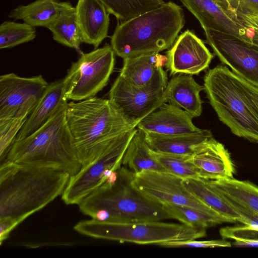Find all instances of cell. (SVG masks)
Listing matches in <instances>:
<instances>
[{"label":"cell","instance_id":"24","mask_svg":"<svg viewBox=\"0 0 258 258\" xmlns=\"http://www.w3.org/2000/svg\"><path fill=\"white\" fill-rule=\"evenodd\" d=\"M186 188L204 204L230 223L243 222L240 215L231 206L225 197L219 191L210 180L202 178L183 179Z\"/></svg>","mask_w":258,"mask_h":258},{"label":"cell","instance_id":"25","mask_svg":"<svg viewBox=\"0 0 258 258\" xmlns=\"http://www.w3.org/2000/svg\"><path fill=\"white\" fill-rule=\"evenodd\" d=\"M122 166L133 173L143 170L166 172L152 155L144 133L138 128L124 154Z\"/></svg>","mask_w":258,"mask_h":258},{"label":"cell","instance_id":"7","mask_svg":"<svg viewBox=\"0 0 258 258\" xmlns=\"http://www.w3.org/2000/svg\"><path fill=\"white\" fill-rule=\"evenodd\" d=\"M74 229L95 238L156 245L165 242L197 239L206 235V229L162 221L109 222L91 218L79 221Z\"/></svg>","mask_w":258,"mask_h":258},{"label":"cell","instance_id":"15","mask_svg":"<svg viewBox=\"0 0 258 258\" xmlns=\"http://www.w3.org/2000/svg\"><path fill=\"white\" fill-rule=\"evenodd\" d=\"M49 83L41 75L22 77L11 73L0 76V119L15 115L30 98H40Z\"/></svg>","mask_w":258,"mask_h":258},{"label":"cell","instance_id":"36","mask_svg":"<svg viewBox=\"0 0 258 258\" xmlns=\"http://www.w3.org/2000/svg\"><path fill=\"white\" fill-rule=\"evenodd\" d=\"M227 11L235 20L250 30L258 37V13L241 14L234 12L228 9Z\"/></svg>","mask_w":258,"mask_h":258},{"label":"cell","instance_id":"2","mask_svg":"<svg viewBox=\"0 0 258 258\" xmlns=\"http://www.w3.org/2000/svg\"><path fill=\"white\" fill-rule=\"evenodd\" d=\"M204 87L219 119L231 132L258 143V86L218 65L206 73Z\"/></svg>","mask_w":258,"mask_h":258},{"label":"cell","instance_id":"3","mask_svg":"<svg viewBox=\"0 0 258 258\" xmlns=\"http://www.w3.org/2000/svg\"><path fill=\"white\" fill-rule=\"evenodd\" d=\"M66 115L82 167L100 156L118 135L136 127L120 115L108 99L72 101L68 103Z\"/></svg>","mask_w":258,"mask_h":258},{"label":"cell","instance_id":"22","mask_svg":"<svg viewBox=\"0 0 258 258\" xmlns=\"http://www.w3.org/2000/svg\"><path fill=\"white\" fill-rule=\"evenodd\" d=\"M144 133L146 141L152 151L190 156L202 143L213 138L209 130L203 129L194 134L177 135Z\"/></svg>","mask_w":258,"mask_h":258},{"label":"cell","instance_id":"31","mask_svg":"<svg viewBox=\"0 0 258 258\" xmlns=\"http://www.w3.org/2000/svg\"><path fill=\"white\" fill-rule=\"evenodd\" d=\"M36 37L35 27L25 23L6 21L0 25V48H11L33 41Z\"/></svg>","mask_w":258,"mask_h":258},{"label":"cell","instance_id":"38","mask_svg":"<svg viewBox=\"0 0 258 258\" xmlns=\"http://www.w3.org/2000/svg\"><path fill=\"white\" fill-rule=\"evenodd\" d=\"M233 245L236 246L258 247V239L235 240Z\"/></svg>","mask_w":258,"mask_h":258},{"label":"cell","instance_id":"14","mask_svg":"<svg viewBox=\"0 0 258 258\" xmlns=\"http://www.w3.org/2000/svg\"><path fill=\"white\" fill-rule=\"evenodd\" d=\"M197 19L203 29L235 36L249 41H258L250 30L237 22L227 12L228 6L218 0H179Z\"/></svg>","mask_w":258,"mask_h":258},{"label":"cell","instance_id":"1","mask_svg":"<svg viewBox=\"0 0 258 258\" xmlns=\"http://www.w3.org/2000/svg\"><path fill=\"white\" fill-rule=\"evenodd\" d=\"M71 175L55 169L1 161L0 219L17 226L61 196Z\"/></svg>","mask_w":258,"mask_h":258},{"label":"cell","instance_id":"37","mask_svg":"<svg viewBox=\"0 0 258 258\" xmlns=\"http://www.w3.org/2000/svg\"><path fill=\"white\" fill-rule=\"evenodd\" d=\"M17 226L16 223L10 219H0L1 244L8 237L10 232Z\"/></svg>","mask_w":258,"mask_h":258},{"label":"cell","instance_id":"26","mask_svg":"<svg viewBox=\"0 0 258 258\" xmlns=\"http://www.w3.org/2000/svg\"><path fill=\"white\" fill-rule=\"evenodd\" d=\"M210 181L224 196L258 214L257 185L233 177Z\"/></svg>","mask_w":258,"mask_h":258},{"label":"cell","instance_id":"21","mask_svg":"<svg viewBox=\"0 0 258 258\" xmlns=\"http://www.w3.org/2000/svg\"><path fill=\"white\" fill-rule=\"evenodd\" d=\"M204 89V86L197 83L192 75L179 74L168 82L163 99L164 102L184 110L194 118L202 114L203 102L200 92Z\"/></svg>","mask_w":258,"mask_h":258},{"label":"cell","instance_id":"30","mask_svg":"<svg viewBox=\"0 0 258 258\" xmlns=\"http://www.w3.org/2000/svg\"><path fill=\"white\" fill-rule=\"evenodd\" d=\"M119 23L126 21L164 4L163 0H99Z\"/></svg>","mask_w":258,"mask_h":258},{"label":"cell","instance_id":"13","mask_svg":"<svg viewBox=\"0 0 258 258\" xmlns=\"http://www.w3.org/2000/svg\"><path fill=\"white\" fill-rule=\"evenodd\" d=\"M166 55V67L171 75H198L209 67L213 58L204 42L189 30L177 37Z\"/></svg>","mask_w":258,"mask_h":258},{"label":"cell","instance_id":"11","mask_svg":"<svg viewBox=\"0 0 258 258\" xmlns=\"http://www.w3.org/2000/svg\"><path fill=\"white\" fill-rule=\"evenodd\" d=\"M203 29L207 43L221 61L236 75L258 86V41H249L214 30Z\"/></svg>","mask_w":258,"mask_h":258},{"label":"cell","instance_id":"17","mask_svg":"<svg viewBox=\"0 0 258 258\" xmlns=\"http://www.w3.org/2000/svg\"><path fill=\"white\" fill-rule=\"evenodd\" d=\"M193 118L184 110L164 102L137 124L144 132L164 135H177L198 133L202 129L192 122Z\"/></svg>","mask_w":258,"mask_h":258},{"label":"cell","instance_id":"29","mask_svg":"<svg viewBox=\"0 0 258 258\" xmlns=\"http://www.w3.org/2000/svg\"><path fill=\"white\" fill-rule=\"evenodd\" d=\"M170 218L175 219L187 226L206 229L230 221L221 216L210 214L198 210L172 204L162 205Z\"/></svg>","mask_w":258,"mask_h":258},{"label":"cell","instance_id":"39","mask_svg":"<svg viewBox=\"0 0 258 258\" xmlns=\"http://www.w3.org/2000/svg\"><path fill=\"white\" fill-rule=\"evenodd\" d=\"M219 1H220L221 2H222L223 4L228 5L226 0H219Z\"/></svg>","mask_w":258,"mask_h":258},{"label":"cell","instance_id":"18","mask_svg":"<svg viewBox=\"0 0 258 258\" xmlns=\"http://www.w3.org/2000/svg\"><path fill=\"white\" fill-rule=\"evenodd\" d=\"M200 178L218 180L233 178L234 166L223 144L212 138L202 143L191 156Z\"/></svg>","mask_w":258,"mask_h":258},{"label":"cell","instance_id":"32","mask_svg":"<svg viewBox=\"0 0 258 258\" xmlns=\"http://www.w3.org/2000/svg\"><path fill=\"white\" fill-rule=\"evenodd\" d=\"M151 153L166 172L183 179L200 178L199 171L191 161L192 156L157 153L152 150Z\"/></svg>","mask_w":258,"mask_h":258},{"label":"cell","instance_id":"8","mask_svg":"<svg viewBox=\"0 0 258 258\" xmlns=\"http://www.w3.org/2000/svg\"><path fill=\"white\" fill-rule=\"evenodd\" d=\"M136 130L135 127L118 135L96 159L70 176L61 195L66 204L78 205L100 186L115 182L124 154Z\"/></svg>","mask_w":258,"mask_h":258},{"label":"cell","instance_id":"10","mask_svg":"<svg viewBox=\"0 0 258 258\" xmlns=\"http://www.w3.org/2000/svg\"><path fill=\"white\" fill-rule=\"evenodd\" d=\"M130 183L137 191L152 202L161 205L186 206L220 216L191 193L184 185L183 179L170 173L154 170L132 173Z\"/></svg>","mask_w":258,"mask_h":258},{"label":"cell","instance_id":"35","mask_svg":"<svg viewBox=\"0 0 258 258\" xmlns=\"http://www.w3.org/2000/svg\"><path fill=\"white\" fill-rule=\"evenodd\" d=\"M228 9L241 14L258 13V0H226Z\"/></svg>","mask_w":258,"mask_h":258},{"label":"cell","instance_id":"5","mask_svg":"<svg viewBox=\"0 0 258 258\" xmlns=\"http://www.w3.org/2000/svg\"><path fill=\"white\" fill-rule=\"evenodd\" d=\"M67 107H62L31 135L15 141L5 159L62 170L71 176L77 173L82 165L67 123Z\"/></svg>","mask_w":258,"mask_h":258},{"label":"cell","instance_id":"27","mask_svg":"<svg viewBox=\"0 0 258 258\" xmlns=\"http://www.w3.org/2000/svg\"><path fill=\"white\" fill-rule=\"evenodd\" d=\"M48 29L51 32L53 39L55 41L80 51L83 41L75 7L62 12Z\"/></svg>","mask_w":258,"mask_h":258},{"label":"cell","instance_id":"6","mask_svg":"<svg viewBox=\"0 0 258 258\" xmlns=\"http://www.w3.org/2000/svg\"><path fill=\"white\" fill-rule=\"evenodd\" d=\"M132 173L122 166L113 184L100 186L78 205L81 212L92 219L109 222L170 218L162 205L146 199L131 186Z\"/></svg>","mask_w":258,"mask_h":258},{"label":"cell","instance_id":"23","mask_svg":"<svg viewBox=\"0 0 258 258\" xmlns=\"http://www.w3.org/2000/svg\"><path fill=\"white\" fill-rule=\"evenodd\" d=\"M72 7V4L68 2L36 0L13 9L8 17L15 20H22L34 27L48 28L62 12Z\"/></svg>","mask_w":258,"mask_h":258},{"label":"cell","instance_id":"19","mask_svg":"<svg viewBox=\"0 0 258 258\" xmlns=\"http://www.w3.org/2000/svg\"><path fill=\"white\" fill-rule=\"evenodd\" d=\"M75 9L83 42L98 48L108 36L110 13L99 0H78Z\"/></svg>","mask_w":258,"mask_h":258},{"label":"cell","instance_id":"28","mask_svg":"<svg viewBox=\"0 0 258 258\" xmlns=\"http://www.w3.org/2000/svg\"><path fill=\"white\" fill-rule=\"evenodd\" d=\"M40 99L36 97L28 100L13 116L0 119V158H6L20 131Z\"/></svg>","mask_w":258,"mask_h":258},{"label":"cell","instance_id":"34","mask_svg":"<svg viewBox=\"0 0 258 258\" xmlns=\"http://www.w3.org/2000/svg\"><path fill=\"white\" fill-rule=\"evenodd\" d=\"M220 234L223 239L234 240L258 239V231L244 225L240 227H225L220 229Z\"/></svg>","mask_w":258,"mask_h":258},{"label":"cell","instance_id":"16","mask_svg":"<svg viewBox=\"0 0 258 258\" xmlns=\"http://www.w3.org/2000/svg\"><path fill=\"white\" fill-rule=\"evenodd\" d=\"M119 76L130 84L139 87L159 85L164 88L168 77L163 67L166 66V55L157 52L142 54L123 58Z\"/></svg>","mask_w":258,"mask_h":258},{"label":"cell","instance_id":"20","mask_svg":"<svg viewBox=\"0 0 258 258\" xmlns=\"http://www.w3.org/2000/svg\"><path fill=\"white\" fill-rule=\"evenodd\" d=\"M67 100L64 95L63 79L49 83L15 141L23 139L36 132L67 105Z\"/></svg>","mask_w":258,"mask_h":258},{"label":"cell","instance_id":"9","mask_svg":"<svg viewBox=\"0 0 258 258\" xmlns=\"http://www.w3.org/2000/svg\"><path fill=\"white\" fill-rule=\"evenodd\" d=\"M115 55L108 44L81 53L63 79L67 99L79 101L95 97L107 84L114 68Z\"/></svg>","mask_w":258,"mask_h":258},{"label":"cell","instance_id":"12","mask_svg":"<svg viewBox=\"0 0 258 258\" xmlns=\"http://www.w3.org/2000/svg\"><path fill=\"white\" fill-rule=\"evenodd\" d=\"M165 88L159 85L137 87L118 76L110 90L108 99L127 122L137 127L141 120L164 103Z\"/></svg>","mask_w":258,"mask_h":258},{"label":"cell","instance_id":"4","mask_svg":"<svg viewBox=\"0 0 258 258\" xmlns=\"http://www.w3.org/2000/svg\"><path fill=\"white\" fill-rule=\"evenodd\" d=\"M184 24L183 9L170 1L118 23L110 45L115 55L123 59L159 53L172 46Z\"/></svg>","mask_w":258,"mask_h":258},{"label":"cell","instance_id":"33","mask_svg":"<svg viewBox=\"0 0 258 258\" xmlns=\"http://www.w3.org/2000/svg\"><path fill=\"white\" fill-rule=\"evenodd\" d=\"M158 245L165 247L215 248L231 247V244L224 239L204 241L194 239L165 242Z\"/></svg>","mask_w":258,"mask_h":258}]
</instances>
